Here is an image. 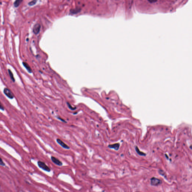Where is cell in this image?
Masks as SVG:
<instances>
[{"instance_id":"cell-10","label":"cell","mask_w":192,"mask_h":192,"mask_svg":"<svg viewBox=\"0 0 192 192\" xmlns=\"http://www.w3.org/2000/svg\"><path fill=\"white\" fill-rule=\"evenodd\" d=\"M135 151H136V152H137L138 154L140 156H145L146 155L145 154L143 153V152H142L140 151L138 149V148L137 146H136L135 148Z\"/></svg>"},{"instance_id":"cell-9","label":"cell","mask_w":192,"mask_h":192,"mask_svg":"<svg viewBox=\"0 0 192 192\" xmlns=\"http://www.w3.org/2000/svg\"><path fill=\"white\" fill-rule=\"evenodd\" d=\"M23 0H16L14 3V5L15 7H18L22 2Z\"/></svg>"},{"instance_id":"cell-17","label":"cell","mask_w":192,"mask_h":192,"mask_svg":"<svg viewBox=\"0 0 192 192\" xmlns=\"http://www.w3.org/2000/svg\"><path fill=\"white\" fill-rule=\"evenodd\" d=\"M58 119H59V120H61V121H62V122H64L65 123H67V122H66V121H65V120H64V119H62L61 118H58Z\"/></svg>"},{"instance_id":"cell-16","label":"cell","mask_w":192,"mask_h":192,"mask_svg":"<svg viewBox=\"0 0 192 192\" xmlns=\"http://www.w3.org/2000/svg\"><path fill=\"white\" fill-rule=\"evenodd\" d=\"M149 2L151 3H155L157 1V0H148Z\"/></svg>"},{"instance_id":"cell-12","label":"cell","mask_w":192,"mask_h":192,"mask_svg":"<svg viewBox=\"0 0 192 192\" xmlns=\"http://www.w3.org/2000/svg\"><path fill=\"white\" fill-rule=\"evenodd\" d=\"M80 11V9H71L70 11V13L73 14L77 13Z\"/></svg>"},{"instance_id":"cell-4","label":"cell","mask_w":192,"mask_h":192,"mask_svg":"<svg viewBox=\"0 0 192 192\" xmlns=\"http://www.w3.org/2000/svg\"><path fill=\"white\" fill-rule=\"evenodd\" d=\"M56 141H57L58 143L60 145L64 148L67 149H70V147L68 146L67 145H66L65 143H64L61 139H59V138H57L56 139Z\"/></svg>"},{"instance_id":"cell-2","label":"cell","mask_w":192,"mask_h":192,"mask_svg":"<svg viewBox=\"0 0 192 192\" xmlns=\"http://www.w3.org/2000/svg\"><path fill=\"white\" fill-rule=\"evenodd\" d=\"M151 182L152 185L157 186L162 183V181L158 178L153 177L151 179Z\"/></svg>"},{"instance_id":"cell-1","label":"cell","mask_w":192,"mask_h":192,"mask_svg":"<svg viewBox=\"0 0 192 192\" xmlns=\"http://www.w3.org/2000/svg\"><path fill=\"white\" fill-rule=\"evenodd\" d=\"M37 164L39 168H41L47 172H50L51 171V169L44 162L39 161L37 162Z\"/></svg>"},{"instance_id":"cell-5","label":"cell","mask_w":192,"mask_h":192,"mask_svg":"<svg viewBox=\"0 0 192 192\" xmlns=\"http://www.w3.org/2000/svg\"><path fill=\"white\" fill-rule=\"evenodd\" d=\"M40 29H41V25L40 24L38 23V24H35L33 29V33L35 35H37L40 32Z\"/></svg>"},{"instance_id":"cell-13","label":"cell","mask_w":192,"mask_h":192,"mask_svg":"<svg viewBox=\"0 0 192 192\" xmlns=\"http://www.w3.org/2000/svg\"><path fill=\"white\" fill-rule=\"evenodd\" d=\"M36 1H37V0H33L32 1L29 2V3H28V5H29V6H30L35 5V4L36 3Z\"/></svg>"},{"instance_id":"cell-11","label":"cell","mask_w":192,"mask_h":192,"mask_svg":"<svg viewBox=\"0 0 192 192\" xmlns=\"http://www.w3.org/2000/svg\"><path fill=\"white\" fill-rule=\"evenodd\" d=\"M8 72H9V75H10V77L11 80H12V81H13V82H15V79H14V75L13 74V73L11 72V71L10 70H9V69H8Z\"/></svg>"},{"instance_id":"cell-18","label":"cell","mask_w":192,"mask_h":192,"mask_svg":"<svg viewBox=\"0 0 192 192\" xmlns=\"http://www.w3.org/2000/svg\"><path fill=\"white\" fill-rule=\"evenodd\" d=\"M1 109L2 110H4V107H3V106H2V104H1Z\"/></svg>"},{"instance_id":"cell-14","label":"cell","mask_w":192,"mask_h":192,"mask_svg":"<svg viewBox=\"0 0 192 192\" xmlns=\"http://www.w3.org/2000/svg\"><path fill=\"white\" fill-rule=\"evenodd\" d=\"M0 165H1V166H5V164L4 163V161H2V159L1 158V161H0Z\"/></svg>"},{"instance_id":"cell-3","label":"cell","mask_w":192,"mask_h":192,"mask_svg":"<svg viewBox=\"0 0 192 192\" xmlns=\"http://www.w3.org/2000/svg\"><path fill=\"white\" fill-rule=\"evenodd\" d=\"M4 92L5 95L10 99H13L14 98V95L9 89L5 88L4 90Z\"/></svg>"},{"instance_id":"cell-6","label":"cell","mask_w":192,"mask_h":192,"mask_svg":"<svg viewBox=\"0 0 192 192\" xmlns=\"http://www.w3.org/2000/svg\"><path fill=\"white\" fill-rule=\"evenodd\" d=\"M51 158L52 162L54 163H55V164H56V165L59 166H62L63 165V163H62V162L60 161V160H59L58 159H57L55 157L52 156V157H51Z\"/></svg>"},{"instance_id":"cell-15","label":"cell","mask_w":192,"mask_h":192,"mask_svg":"<svg viewBox=\"0 0 192 192\" xmlns=\"http://www.w3.org/2000/svg\"><path fill=\"white\" fill-rule=\"evenodd\" d=\"M67 104L68 106V107H69V109H70L71 110H74L75 109V108H73V107H71V105L70 104V103H67Z\"/></svg>"},{"instance_id":"cell-8","label":"cell","mask_w":192,"mask_h":192,"mask_svg":"<svg viewBox=\"0 0 192 192\" xmlns=\"http://www.w3.org/2000/svg\"><path fill=\"white\" fill-rule=\"evenodd\" d=\"M23 66L25 67V68L27 69V71H28L29 73H32V70L31 69V68L30 67L29 65L27 63H26L25 62H23Z\"/></svg>"},{"instance_id":"cell-7","label":"cell","mask_w":192,"mask_h":192,"mask_svg":"<svg viewBox=\"0 0 192 192\" xmlns=\"http://www.w3.org/2000/svg\"><path fill=\"white\" fill-rule=\"evenodd\" d=\"M120 143H117L113 144V145H109L108 147L110 148L113 149L116 151H118L119 149V147H120Z\"/></svg>"}]
</instances>
